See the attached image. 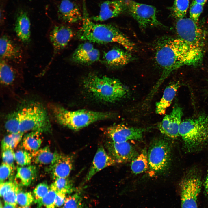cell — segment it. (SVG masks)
<instances>
[{"instance_id":"1","label":"cell","mask_w":208,"mask_h":208,"mask_svg":"<svg viewBox=\"0 0 208 208\" xmlns=\"http://www.w3.org/2000/svg\"><path fill=\"white\" fill-rule=\"evenodd\" d=\"M204 48L190 44L181 39L164 38L156 46L155 60L162 69L160 77L149 94H155L164 80L173 71L184 66H195L201 63Z\"/></svg>"},{"instance_id":"2","label":"cell","mask_w":208,"mask_h":208,"mask_svg":"<svg viewBox=\"0 0 208 208\" xmlns=\"http://www.w3.org/2000/svg\"><path fill=\"white\" fill-rule=\"evenodd\" d=\"M5 127L9 133L51 131V126L46 109L41 104L32 102L8 114Z\"/></svg>"},{"instance_id":"3","label":"cell","mask_w":208,"mask_h":208,"mask_svg":"<svg viewBox=\"0 0 208 208\" xmlns=\"http://www.w3.org/2000/svg\"><path fill=\"white\" fill-rule=\"evenodd\" d=\"M82 24L77 36L81 40L97 43H116L127 50L134 49V44L117 28L110 24L95 23L90 18L85 0L83 4Z\"/></svg>"},{"instance_id":"4","label":"cell","mask_w":208,"mask_h":208,"mask_svg":"<svg viewBox=\"0 0 208 208\" xmlns=\"http://www.w3.org/2000/svg\"><path fill=\"white\" fill-rule=\"evenodd\" d=\"M83 87L95 98L103 102L114 103L125 97L129 90L118 79L90 74L83 80Z\"/></svg>"},{"instance_id":"5","label":"cell","mask_w":208,"mask_h":208,"mask_svg":"<svg viewBox=\"0 0 208 208\" xmlns=\"http://www.w3.org/2000/svg\"><path fill=\"white\" fill-rule=\"evenodd\" d=\"M50 107L53 116L58 123L75 131L97 121L111 118L113 116L112 113L108 112L86 109L71 111L57 105H53Z\"/></svg>"},{"instance_id":"6","label":"cell","mask_w":208,"mask_h":208,"mask_svg":"<svg viewBox=\"0 0 208 208\" xmlns=\"http://www.w3.org/2000/svg\"><path fill=\"white\" fill-rule=\"evenodd\" d=\"M179 134L185 150L190 152L198 150L208 142V115L201 114L181 122Z\"/></svg>"},{"instance_id":"7","label":"cell","mask_w":208,"mask_h":208,"mask_svg":"<svg viewBox=\"0 0 208 208\" xmlns=\"http://www.w3.org/2000/svg\"><path fill=\"white\" fill-rule=\"evenodd\" d=\"M170 149L169 142L165 139L157 138L151 142L147 151L150 176L161 174L168 169L170 160Z\"/></svg>"},{"instance_id":"8","label":"cell","mask_w":208,"mask_h":208,"mask_svg":"<svg viewBox=\"0 0 208 208\" xmlns=\"http://www.w3.org/2000/svg\"><path fill=\"white\" fill-rule=\"evenodd\" d=\"M125 3L126 10L136 21L141 28L162 26L157 19V11L154 7L133 0H125Z\"/></svg>"},{"instance_id":"9","label":"cell","mask_w":208,"mask_h":208,"mask_svg":"<svg viewBox=\"0 0 208 208\" xmlns=\"http://www.w3.org/2000/svg\"><path fill=\"white\" fill-rule=\"evenodd\" d=\"M175 28L179 38L190 44L204 48L205 35L197 23L190 18L177 19Z\"/></svg>"},{"instance_id":"10","label":"cell","mask_w":208,"mask_h":208,"mask_svg":"<svg viewBox=\"0 0 208 208\" xmlns=\"http://www.w3.org/2000/svg\"><path fill=\"white\" fill-rule=\"evenodd\" d=\"M201 185L200 178L194 172H190L183 178L180 185L182 208H198Z\"/></svg>"},{"instance_id":"11","label":"cell","mask_w":208,"mask_h":208,"mask_svg":"<svg viewBox=\"0 0 208 208\" xmlns=\"http://www.w3.org/2000/svg\"><path fill=\"white\" fill-rule=\"evenodd\" d=\"M105 146L116 164L132 161L138 155L136 148L128 141L117 142L110 140L105 142Z\"/></svg>"},{"instance_id":"12","label":"cell","mask_w":208,"mask_h":208,"mask_svg":"<svg viewBox=\"0 0 208 208\" xmlns=\"http://www.w3.org/2000/svg\"><path fill=\"white\" fill-rule=\"evenodd\" d=\"M144 130L143 128L130 127L119 124L108 127L105 133L112 141L122 142L130 140H141Z\"/></svg>"},{"instance_id":"13","label":"cell","mask_w":208,"mask_h":208,"mask_svg":"<svg viewBox=\"0 0 208 208\" xmlns=\"http://www.w3.org/2000/svg\"><path fill=\"white\" fill-rule=\"evenodd\" d=\"M182 109L175 106L171 112L165 115L158 126L161 133L172 138H176L179 136V128L183 116Z\"/></svg>"},{"instance_id":"14","label":"cell","mask_w":208,"mask_h":208,"mask_svg":"<svg viewBox=\"0 0 208 208\" xmlns=\"http://www.w3.org/2000/svg\"><path fill=\"white\" fill-rule=\"evenodd\" d=\"M73 35L72 29L66 25H56L52 28L49 33V38L53 47V55L49 65L54 56L66 47Z\"/></svg>"},{"instance_id":"15","label":"cell","mask_w":208,"mask_h":208,"mask_svg":"<svg viewBox=\"0 0 208 208\" xmlns=\"http://www.w3.org/2000/svg\"><path fill=\"white\" fill-rule=\"evenodd\" d=\"M126 10L125 0H111L104 1L100 4L99 14L91 19L102 22L116 17Z\"/></svg>"},{"instance_id":"16","label":"cell","mask_w":208,"mask_h":208,"mask_svg":"<svg viewBox=\"0 0 208 208\" xmlns=\"http://www.w3.org/2000/svg\"><path fill=\"white\" fill-rule=\"evenodd\" d=\"M73 164L72 155L58 153L54 161L49 166L48 170L54 180L68 177L73 168Z\"/></svg>"},{"instance_id":"17","label":"cell","mask_w":208,"mask_h":208,"mask_svg":"<svg viewBox=\"0 0 208 208\" xmlns=\"http://www.w3.org/2000/svg\"><path fill=\"white\" fill-rule=\"evenodd\" d=\"M58 14L61 20L67 23H75L83 19L82 11L71 0L61 1L58 7Z\"/></svg>"},{"instance_id":"18","label":"cell","mask_w":208,"mask_h":208,"mask_svg":"<svg viewBox=\"0 0 208 208\" xmlns=\"http://www.w3.org/2000/svg\"><path fill=\"white\" fill-rule=\"evenodd\" d=\"M116 164L115 161L106 152L103 147L102 145L99 146L86 175L85 181L89 180L96 173L103 168Z\"/></svg>"},{"instance_id":"19","label":"cell","mask_w":208,"mask_h":208,"mask_svg":"<svg viewBox=\"0 0 208 208\" xmlns=\"http://www.w3.org/2000/svg\"><path fill=\"white\" fill-rule=\"evenodd\" d=\"M132 57L127 51L119 48H114L105 52L102 61L107 66L116 68L124 66L129 62Z\"/></svg>"},{"instance_id":"20","label":"cell","mask_w":208,"mask_h":208,"mask_svg":"<svg viewBox=\"0 0 208 208\" xmlns=\"http://www.w3.org/2000/svg\"><path fill=\"white\" fill-rule=\"evenodd\" d=\"M0 54L2 60L17 61L22 57L20 49L8 37L2 36L0 40Z\"/></svg>"},{"instance_id":"21","label":"cell","mask_w":208,"mask_h":208,"mask_svg":"<svg viewBox=\"0 0 208 208\" xmlns=\"http://www.w3.org/2000/svg\"><path fill=\"white\" fill-rule=\"evenodd\" d=\"M14 31L21 41L27 43L30 40L31 36V23L27 13L20 10L17 13Z\"/></svg>"},{"instance_id":"22","label":"cell","mask_w":208,"mask_h":208,"mask_svg":"<svg viewBox=\"0 0 208 208\" xmlns=\"http://www.w3.org/2000/svg\"><path fill=\"white\" fill-rule=\"evenodd\" d=\"M180 86L179 81L172 83L165 89L162 98L156 104L155 112L157 114H164L170 105Z\"/></svg>"},{"instance_id":"23","label":"cell","mask_w":208,"mask_h":208,"mask_svg":"<svg viewBox=\"0 0 208 208\" xmlns=\"http://www.w3.org/2000/svg\"><path fill=\"white\" fill-rule=\"evenodd\" d=\"M37 171L36 166L34 165L18 167L15 181L18 185L28 186L36 178Z\"/></svg>"},{"instance_id":"24","label":"cell","mask_w":208,"mask_h":208,"mask_svg":"<svg viewBox=\"0 0 208 208\" xmlns=\"http://www.w3.org/2000/svg\"><path fill=\"white\" fill-rule=\"evenodd\" d=\"M31 153L32 162L37 164L49 166L53 163L58 154L57 152L52 151L48 146L39 149Z\"/></svg>"},{"instance_id":"25","label":"cell","mask_w":208,"mask_h":208,"mask_svg":"<svg viewBox=\"0 0 208 208\" xmlns=\"http://www.w3.org/2000/svg\"><path fill=\"white\" fill-rule=\"evenodd\" d=\"M42 133L38 131H31L25 134L22 139V147L31 153L38 150L42 142Z\"/></svg>"},{"instance_id":"26","label":"cell","mask_w":208,"mask_h":208,"mask_svg":"<svg viewBox=\"0 0 208 208\" xmlns=\"http://www.w3.org/2000/svg\"><path fill=\"white\" fill-rule=\"evenodd\" d=\"M149 168L147 151L145 148L131 161V168L132 172L138 174L146 171Z\"/></svg>"},{"instance_id":"27","label":"cell","mask_w":208,"mask_h":208,"mask_svg":"<svg viewBox=\"0 0 208 208\" xmlns=\"http://www.w3.org/2000/svg\"><path fill=\"white\" fill-rule=\"evenodd\" d=\"M16 78L14 68L6 60H1L0 63V79L3 84L8 85L13 83Z\"/></svg>"},{"instance_id":"28","label":"cell","mask_w":208,"mask_h":208,"mask_svg":"<svg viewBox=\"0 0 208 208\" xmlns=\"http://www.w3.org/2000/svg\"><path fill=\"white\" fill-rule=\"evenodd\" d=\"M99 51L94 48L91 51L76 56H72L73 60L81 64H90L98 61L100 58Z\"/></svg>"},{"instance_id":"29","label":"cell","mask_w":208,"mask_h":208,"mask_svg":"<svg viewBox=\"0 0 208 208\" xmlns=\"http://www.w3.org/2000/svg\"><path fill=\"white\" fill-rule=\"evenodd\" d=\"M54 180L51 186L57 192L67 194H71L74 191V185L68 177L57 178Z\"/></svg>"},{"instance_id":"30","label":"cell","mask_w":208,"mask_h":208,"mask_svg":"<svg viewBox=\"0 0 208 208\" xmlns=\"http://www.w3.org/2000/svg\"><path fill=\"white\" fill-rule=\"evenodd\" d=\"M23 134L21 133H10L5 136L1 142L2 151L16 148L22 139Z\"/></svg>"},{"instance_id":"31","label":"cell","mask_w":208,"mask_h":208,"mask_svg":"<svg viewBox=\"0 0 208 208\" xmlns=\"http://www.w3.org/2000/svg\"><path fill=\"white\" fill-rule=\"evenodd\" d=\"M189 3V0H174L172 11L174 16L177 19L185 17Z\"/></svg>"},{"instance_id":"32","label":"cell","mask_w":208,"mask_h":208,"mask_svg":"<svg viewBox=\"0 0 208 208\" xmlns=\"http://www.w3.org/2000/svg\"><path fill=\"white\" fill-rule=\"evenodd\" d=\"M57 191L51 185L47 194L37 203V208H56L55 198Z\"/></svg>"},{"instance_id":"33","label":"cell","mask_w":208,"mask_h":208,"mask_svg":"<svg viewBox=\"0 0 208 208\" xmlns=\"http://www.w3.org/2000/svg\"><path fill=\"white\" fill-rule=\"evenodd\" d=\"M84 203L81 194L75 193L66 197L63 205L60 208H83Z\"/></svg>"},{"instance_id":"34","label":"cell","mask_w":208,"mask_h":208,"mask_svg":"<svg viewBox=\"0 0 208 208\" xmlns=\"http://www.w3.org/2000/svg\"><path fill=\"white\" fill-rule=\"evenodd\" d=\"M20 190L18 185L15 182L14 184L3 194L2 197L4 202L17 206V196Z\"/></svg>"},{"instance_id":"35","label":"cell","mask_w":208,"mask_h":208,"mask_svg":"<svg viewBox=\"0 0 208 208\" xmlns=\"http://www.w3.org/2000/svg\"><path fill=\"white\" fill-rule=\"evenodd\" d=\"M15 160L20 166L30 165L32 162L31 153L25 150H19L15 152Z\"/></svg>"},{"instance_id":"36","label":"cell","mask_w":208,"mask_h":208,"mask_svg":"<svg viewBox=\"0 0 208 208\" xmlns=\"http://www.w3.org/2000/svg\"><path fill=\"white\" fill-rule=\"evenodd\" d=\"M35 201L34 196L31 192L21 190L18 193L17 201L20 206H29Z\"/></svg>"},{"instance_id":"37","label":"cell","mask_w":208,"mask_h":208,"mask_svg":"<svg viewBox=\"0 0 208 208\" xmlns=\"http://www.w3.org/2000/svg\"><path fill=\"white\" fill-rule=\"evenodd\" d=\"M50 189L48 184L45 182L38 184L34 189L33 191L34 202L37 203L48 193Z\"/></svg>"},{"instance_id":"38","label":"cell","mask_w":208,"mask_h":208,"mask_svg":"<svg viewBox=\"0 0 208 208\" xmlns=\"http://www.w3.org/2000/svg\"><path fill=\"white\" fill-rule=\"evenodd\" d=\"M14 168L15 167L2 162L0 168V182L6 181L12 177Z\"/></svg>"},{"instance_id":"39","label":"cell","mask_w":208,"mask_h":208,"mask_svg":"<svg viewBox=\"0 0 208 208\" xmlns=\"http://www.w3.org/2000/svg\"><path fill=\"white\" fill-rule=\"evenodd\" d=\"M204 5L193 1L190 6V18L197 23L203 10Z\"/></svg>"},{"instance_id":"40","label":"cell","mask_w":208,"mask_h":208,"mask_svg":"<svg viewBox=\"0 0 208 208\" xmlns=\"http://www.w3.org/2000/svg\"><path fill=\"white\" fill-rule=\"evenodd\" d=\"M3 162L15 167V152L13 149H8L2 151Z\"/></svg>"},{"instance_id":"41","label":"cell","mask_w":208,"mask_h":208,"mask_svg":"<svg viewBox=\"0 0 208 208\" xmlns=\"http://www.w3.org/2000/svg\"><path fill=\"white\" fill-rule=\"evenodd\" d=\"M94 48L91 42H87L79 45L74 52L72 56H77L91 51Z\"/></svg>"},{"instance_id":"42","label":"cell","mask_w":208,"mask_h":208,"mask_svg":"<svg viewBox=\"0 0 208 208\" xmlns=\"http://www.w3.org/2000/svg\"><path fill=\"white\" fill-rule=\"evenodd\" d=\"M66 194L64 193L57 192L55 201L56 208L63 205L66 198Z\"/></svg>"},{"instance_id":"43","label":"cell","mask_w":208,"mask_h":208,"mask_svg":"<svg viewBox=\"0 0 208 208\" xmlns=\"http://www.w3.org/2000/svg\"><path fill=\"white\" fill-rule=\"evenodd\" d=\"M15 181H9L1 182L0 184V195L2 197L5 192L11 187L15 183Z\"/></svg>"},{"instance_id":"44","label":"cell","mask_w":208,"mask_h":208,"mask_svg":"<svg viewBox=\"0 0 208 208\" xmlns=\"http://www.w3.org/2000/svg\"><path fill=\"white\" fill-rule=\"evenodd\" d=\"M204 187L205 193L208 196V170L204 183Z\"/></svg>"},{"instance_id":"45","label":"cell","mask_w":208,"mask_h":208,"mask_svg":"<svg viewBox=\"0 0 208 208\" xmlns=\"http://www.w3.org/2000/svg\"><path fill=\"white\" fill-rule=\"evenodd\" d=\"M3 208H17L16 206L14 205H13L8 203H7L4 202V206H3Z\"/></svg>"},{"instance_id":"46","label":"cell","mask_w":208,"mask_h":208,"mask_svg":"<svg viewBox=\"0 0 208 208\" xmlns=\"http://www.w3.org/2000/svg\"><path fill=\"white\" fill-rule=\"evenodd\" d=\"M207 1V0H194L193 1L204 5Z\"/></svg>"},{"instance_id":"47","label":"cell","mask_w":208,"mask_h":208,"mask_svg":"<svg viewBox=\"0 0 208 208\" xmlns=\"http://www.w3.org/2000/svg\"><path fill=\"white\" fill-rule=\"evenodd\" d=\"M18 208H31L29 206H25V207H19Z\"/></svg>"},{"instance_id":"48","label":"cell","mask_w":208,"mask_h":208,"mask_svg":"<svg viewBox=\"0 0 208 208\" xmlns=\"http://www.w3.org/2000/svg\"><path fill=\"white\" fill-rule=\"evenodd\" d=\"M0 208H3V206L1 202H0Z\"/></svg>"}]
</instances>
